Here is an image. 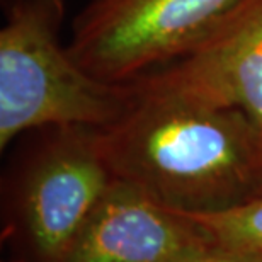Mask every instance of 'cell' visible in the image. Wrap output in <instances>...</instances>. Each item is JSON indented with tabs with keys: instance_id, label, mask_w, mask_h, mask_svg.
<instances>
[{
	"instance_id": "cell-1",
	"label": "cell",
	"mask_w": 262,
	"mask_h": 262,
	"mask_svg": "<svg viewBox=\"0 0 262 262\" xmlns=\"http://www.w3.org/2000/svg\"><path fill=\"white\" fill-rule=\"evenodd\" d=\"M128 111L99 129L119 181L176 211L232 208L262 189V136L242 111L136 80Z\"/></svg>"
},
{
	"instance_id": "cell-2",
	"label": "cell",
	"mask_w": 262,
	"mask_h": 262,
	"mask_svg": "<svg viewBox=\"0 0 262 262\" xmlns=\"http://www.w3.org/2000/svg\"><path fill=\"white\" fill-rule=\"evenodd\" d=\"M63 0H17L0 31V146L33 128L111 126L138 83L89 73L58 39Z\"/></svg>"
},
{
	"instance_id": "cell-3",
	"label": "cell",
	"mask_w": 262,
	"mask_h": 262,
	"mask_svg": "<svg viewBox=\"0 0 262 262\" xmlns=\"http://www.w3.org/2000/svg\"><path fill=\"white\" fill-rule=\"evenodd\" d=\"M245 0H91L68 51L89 73L129 83L201 46Z\"/></svg>"
},
{
	"instance_id": "cell-4",
	"label": "cell",
	"mask_w": 262,
	"mask_h": 262,
	"mask_svg": "<svg viewBox=\"0 0 262 262\" xmlns=\"http://www.w3.org/2000/svg\"><path fill=\"white\" fill-rule=\"evenodd\" d=\"M97 131L61 128L24 177L20 214L31 249L41 262L65 260L116 181Z\"/></svg>"
},
{
	"instance_id": "cell-5",
	"label": "cell",
	"mask_w": 262,
	"mask_h": 262,
	"mask_svg": "<svg viewBox=\"0 0 262 262\" xmlns=\"http://www.w3.org/2000/svg\"><path fill=\"white\" fill-rule=\"evenodd\" d=\"M213 254L198 222L116 179L63 262H191Z\"/></svg>"
},
{
	"instance_id": "cell-6",
	"label": "cell",
	"mask_w": 262,
	"mask_h": 262,
	"mask_svg": "<svg viewBox=\"0 0 262 262\" xmlns=\"http://www.w3.org/2000/svg\"><path fill=\"white\" fill-rule=\"evenodd\" d=\"M143 77L238 109L262 136V0H245L192 53Z\"/></svg>"
},
{
	"instance_id": "cell-7",
	"label": "cell",
	"mask_w": 262,
	"mask_h": 262,
	"mask_svg": "<svg viewBox=\"0 0 262 262\" xmlns=\"http://www.w3.org/2000/svg\"><path fill=\"white\" fill-rule=\"evenodd\" d=\"M186 214L201 225L216 252L262 259V189L232 208Z\"/></svg>"
},
{
	"instance_id": "cell-8",
	"label": "cell",
	"mask_w": 262,
	"mask_h": 262,
	"mask_svg": "<svg viewBox=\"0 0 262 262\" xmlns=\"http://www.w3.org/2000/svg\"><path fill=\"white\" fill-rule=\"evenodd\" d=\"M191 262H262V259L237 257V255H228V254H213V255H208V257L191 260Z\"/></svg>"
}]
</instances>
